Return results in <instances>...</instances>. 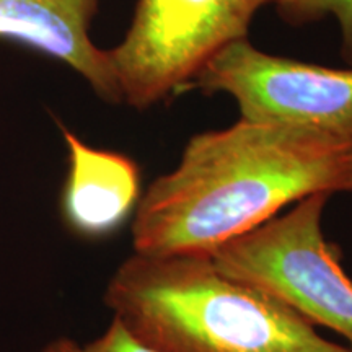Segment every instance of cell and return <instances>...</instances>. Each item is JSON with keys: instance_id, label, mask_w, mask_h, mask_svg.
<instances>
[{"instance_id": "9", "label": "cell", "mask_w": 352, "mask_h": 352, "mask_svg": "<svg viewBox=\"0 0 352 352\" xmlns=\"http://www.w3.org/2000/svg\"><path fill=\"white\" fill-rule=\"evenodd\" d=\"M41 352H155L139 342L126 331L118 320L111 321L107 331L96 340L78 344L70 338H59L47 342Z\"/></svg>"}, {"instance_id": "1", "label": "cell", "mask_w": 352, "mask_h": 352, "mask_svg": "<svg viewBox=\"0 0 352 352\" xmlns=\"http://www.w3.org/2000/svg\"><path fill=\"white\" fill-rule=\"evenodd\" d=\"M352 192V139L240 118L192 135L182 160L140 197L132 245L140 254L212 253L315 195Z\"/></svg>"}, {"instance_id": "7", "label": "cell", "mask_w": 352, "mask_h": 352, "mask_svg": "<svg viewBox=\"0 0 352 352\" xmlns=\"http://www.w3.org/2000/svg\"><path fill=\"white\" fill-rule=\"evenodd\" d=\"M98 0H0V39L54 57L85 77L101 98L122 101L108 51L88 28Z\"/></svg>"}, {"instance_id": "8", "label": "cell", "mask_w": 352, "mask_h": 352, "mask_svg": "<svg viewBox=\"0 0 352 352\" xmlns=\"http://www.w3.org/2000/svg\"><path fill=\"white\" fill-rule=\"evenodd\" d=\"M279 15L292 25H303L333 15L341 30V52L352 63V0H276Z\"/></svg>"}, {"instance_id": "6", "label": "cell", "mask_w": 352, "mask_h": 352, "mask_svg": "<svg viewBox=\"0 0 352 352\" xmlns=\"http://www.w3.org/2000/svg\"><path fill=\"white\" fill-rule=\"evenodd\" d=\"M60 132L67 147V175L59 197L64 226L80 239H108L134 215L142 197L138 162L91 147L63 124Z\"/></svg>"}, {"instance_id": "4", "label": "cell", "mask_w": 352, "mask_h": 352, "mask_svg": "<svg viewBox=\"0 0 352 352\" xmlns=\"http://www.w3.org/2000/svg\"><path fill=\"white\" fill-rule=\"evenodd\" d=\"M276 0H139L120 46L108 51L122 101L145 109L189 88L228 44L246 39Z\"/></svg>"}, {"instance_id": "2", "label": "cell", "mask_w": 352, "mask_h": 352, "mask_svg": "<svg viewBox=\"0 0 352 352\" xmlns=\"http://www.w3.org/2000/svg\"><path fill=\"white\" fill-rule=\"evenodd\" d=\"M104 305L155 352H351L204 252L140 254L120 264Z\"/></svg>"}, {"instance_id": "3", "label": "cell", "mask_w": 352, "mask_h": 352, "mask_svg": "<svg viewBox=\"0 0 352 352\" xmlns=\"http://www.w3.org/2000/svg\"><path fill=\"white\" fill-rule=\"evenodd\" d=\"M329 197H305L210 254L223 274L277 298L314 327L338 333L352 352V280L321 227Z\"/></svg>"}, {"instance_id": "5", "label": "cell", "mask_w": 352, "mask_h": 352, "mask_svg": "<svg viewBox=\"0 0 352 352\" xmlns=\"http://www.w3.org/2000/svg\"><path fill=\"white\" fill-rule=\"evenodd\" d=\"M189 88L232 95L243 120L307 126L352 139V67L271 56L240 39L214 56Z\"/></svg>"}]
</instances>
